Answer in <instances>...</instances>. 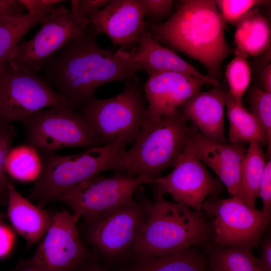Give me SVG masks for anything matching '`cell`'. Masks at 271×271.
Here are the masks:
<instances>
[{
	"instance_id": "cell-9",
	"label": "cell",
	"mask_w": 271,
	"mask_h": 271,
	"mask_svg": "<svg viewBox=\"0 0 271 271\" xmlns=\"http://www.w3.org/2000/svg\"><path fill=\"white\" fill-rule=\"evenodd\" d=\"M70 106L66 98L36 73L0 64V123L22 122L47 107Z\"/></svg>"
},
{
	"instance_id": "cell-14",
	"label": "cell",
	"mask_w": 271,
	"mask_h": 271,
	"mask_svg": "<svg viewBox=\"0 0 271 271\" xmlns=\"http://www.w3.org/2000/svg\"><path fill=\"white\" fill-rule=\"evenodd\" d=\"M137 202L119 207L84 220L90 244L107 255L118 254L133 244L143 223L144 212Z\"/></svg>"
},
{
	"instance_id": "cell-21",
	"label": "cell",
	"mask_w": 271,
	"mask_h": 271,
	"mask_svg": "<svg viewBox=\"0 0 271 271\" xmlns=\"http://www.w3.org/2000/svg\"><path fill=\"white\" fill-rule=\"evenodd\" d=\"M235 25V52L258 56L270 47V23L257 8L249 10Z\"/></svg>"
},
{
	"instance_id": "cell-10",
	"label": "cell",
	"mask_w": 271,
	"mask_h": 271,
	"mask_svg": "<svg viewBox=\"0 0 271 271\" xmlns=\"http://www.w3.org/2000/svg\"><path fill=\"white\" fill-rule=\"evenodd\" d=\"M149 179L116 172L111 177L94 175L74 186L58 200L64 202L73 213L84 220L93 219L113 209L137 203L133 198L136 190Z\"/></svg>"
},
{
	"instance_id": "cell-42",
	"label": "cell",
	"mask_w": 271,
	"mask_h": 271,
	"mask_svg": "<svg viewBox=\"0 0 271 271\" xmlns=\"http://www.w3.org/2000/svg\"></svg>"
},
{
	"instance_id": "cell-6",
	"label": "cell",
	"mask_w": 271,
	"mask_h": 271,
	"mask_svg": "<svg viewBox=\"0 0 271 271\" xmlns=\"http://www.w3.org/2000/svg\"><path fill=\"white\" fill-rule=\"evenodd\" d=\"M144 86L140 79L125 82L123 90L107 99L94 98L82 106V114L102 145L118 140L127 144L140 133L147 107Z\"/></svg>"
},
{
	"instance_id": "cell-13",
	"label": "cell",
	"mask_w": 271,
	"mask_h": 271,
	"mask_svg": "<svg viewBox=\"0 0 271 271\" xmlns=\"http://www.w3.org/2000/svg\"><path fill=\"white\" fill-rule=\"evenodd\" d=\"M79 218L68 211L52 213L50 225L31 261L44 271H77L90 258L78 230Z\"/></svg>"
},
{
	"instance_id": "cell-7",
	"label": "cell",
	"mask_w": 271,
	"mask_h": 271,
	"mask_svg": "<svg viewBox=\"0 0 271 271\" xmlns=\"http://www.w3.org/2000/svg\"><path fill=\"white\" fill-rule=\"evenodd\" d=\"M21 122L27 144L44 154L55 153L65 148L89 149L102 146L83 115L74 112L70 106L41 109Z\"/></svg>"
},
{
	"instance_id": "cell-34",
	"label": "cell",
	"mask_w": 271,
	"mask_h": 271,
	"mask_svg": "<svg viewBox=\"0 0 271 271\" xmlns=\"http://www.w3.org/2000/svg\"><path fill=\"white\" fill-rule=\"evenodd\" d=\"M258 197L262 200L261 211L266 215H271V161L267 162L263 170L258 190Z\"/></svg>"
},
{
	"instance_id": "cell-25",
	"label": "cell",
	"mask_w": 271,
	"mask_h": 271,
	"mask_svg": "<svg viewBox=\"0 0 271 271\" xmlns=\"http://www.w3.org/2000/svg\"><path fill=\"white\" fill-rule=\"evenodd\" d=\"M49 13H26L0 18V64L7 61L26 34L41 24Z\"/></svg>"
},
{
	"instance_id": "cell-38",
	"label": "cell",
	"mask_w": 271,
	"mask_h": 271,
	"mask_svg": "<svg viewBox=\"0 0 271 271\" xmlns=\"http://www.w3.org/2000/svg\"><path fill=\"white\" fill-rule=\"evenodd\" d=\"M262 253L257 258L258 265L261 271H271V239L267 237L262 242Z\"/></svg>"
},
{
	"instance_id": "cell-2",
	"label": "cell",
	"mask_w": 271,
	"mask_h": 271,
	"mask_svg": "<svg viewBox=\"0 0 271 271\" xmlns=\"http://www.w3.org/2000/svg\"><path fill=\"white\" fill-rule=\"evenodd\" d=\"M166 21L146 26L158 43L181 52L201 63L207 76L219 82L221 64L234 51L225 37L226 21L212 0L180 1Z\"/></svg>"
},
{
	"instance_id": "cell-12",
	"label": "cell",
	"mask_w": 271,
	"mask_h": 271,
	"mask_svg": "<svg viewBox=\"0 0 271 271\" xmlns=\"http://www.w3.org/2000/svg\"><path fill=\"white\" fill-rule=\"evenodd\" d=\"M173 167L169 174L148 182L155 185L157 197L169 194L177 203L201 212L206 197H216L223 190L220 182L208 173L189 143Z\"/></svg>"
},
{
	"instance_id": "cell-35",
	"label": "cell",
	"mask_w": 271,
	"mask_h": 271,
	"mask_svg": "<svg viewBox=\"0 0 271 271\" xmlns=\"http://www.w3.org/2000/svg\"><path fill=\"white\" fill-rule=\"evenodd\" d=\"M15 240L13 230L0 220V257L6 256L10 252Z\"/></svg>"
},
{
	"instance_id": "cell-33",
	"label": "cell",
	"mask_w": 271,
	"mask_h": 271,
	"mask_svg": "<svg viewBox=\"0 0 271 271\" xmlns=\"http://www.w3.org/2000/svg\"><path fill=\"white\" fill-rule=\"evenodd\" d=\"M109 0H72L70 12L89 21L95 14L104 7Z\"/></svg>"
},
{
	"instance_id": "cell-22",
	"label": "cell",
	"mask_w": 271,
	"mask_h": 271,
	"mask_svg": "<svg viewBox=\"0 0 271 271\" xmlns=\"http://www.w3.org/2000/svg\"><path fill=\"white\" fill-rule=\"evenodd\" d=\"M224 101L229 124L228 143H254L260 147L268 145L266 133L257 120L242 105L236 104L227 90Z\"/></svg>"
},
{
	"instance_id": "cell-1",
	"label": "cell",
	"mask_w": 271,
	"mask_h": 271,
	"mask_svg": "<svg viewBox=\"0 0 271 271\" xmlns=\"http://www.w3.org/2000/svg\"><path fill=\"white\" fill-rule=\"evenodd\" d=\"M94 27H87L44 66L46 80L67 100L70 107L83 106L101 85L137 78L117 51L100 47Z\"/></svg>"
},
{
	"instance_id": "cell-39",
	"label": "cell",
	"mask_w": 271,
	"mask_h": 271,
	"mask_svg": "<svg viewBox=\"0 0 271 271\" xmlns=\"http://www.w3.org/2000/svg\"><path fill=\"white\" fill-rule=\"evenodd\" d=\"M261 84L263 90L271 93V64L269 63L263 67L260 72V75Z\"/></svg>"
},
{
	"instance_id": "cell-29",
	"label": "cell",
	"mask_w": 271,
	"mask_h": 271,
	"mask_svg": "<svg viewBox=\"0 0 271 271\" xmlns=\"http://www.w3.org/2000/svg\"><path fill=\"white\" fill-rule=\"evenodd\" d=\"M246 100L250 112L257 120L263 129L268 141V154L271 147V93L253 85L248 89Z\"/></svg>"
},
{
	"instance_id": "cell-30",
	"label": "cell",
	"mask_w": 271,
	"mask_h": 271,
	"mask_svg": "<svg viewBox=\"0 0 271 271\" xmlns=\"http://www.w3.org/2000/svg\"><path fill=\"white\" fill-rule=\"evenodd\" d=\"M17 130L12 124L0 123V204L6 205L8 201V190L6 163Z\"/></svg>"
},
{
	"instance_id": "cell-20",
	"label": "cell",
	"mask_w": 271,
	"mask_h": 271,
	"mask_svg": "<svg viewBox=\"0 0 271 271\" xmlns=\"http://www.w3.org/2000/svg\"><path fill=\"white\" fill-rule=\"evenodd\" d=\"M7 185L8 216L14 229L26 241L28 248L43 238L50 225L52 213L23 197L9 178Z\"/></svg>"
},
{
	"instance_id": "cell-41",
	"label": "cell",
	"mask_w": 271,
	"mask_h": 271,
	"mask_svg": "<svg viewBox=\"0 0 271 271\" xmlns=\"http://www.w3.org/2000/svg\"><path fill=\"white\" fill-rule=\"evenodd\" d=\"M77 271H107L102 266L89 258L84 262Z\"/></svg>"
},
{
	"instance_id": "cell-32",
	"label": "cell",
	"mask_w": 271,
	"mask_h": 271,
	"mask_svg": "<svg viewBox=\"0 0 271 271\" xmlns=\"http://www.w3.org/2000/svg\"><path fill=\"white\" fill-rule=\"evenodd\" d=\"M145 12L146 26L162 23L173 12L174 2L172 0H141Z\"/></svg>"
},
{
	"instance_id": "cell-17",
	"label": "cell",
	"mask_w": 271,
	"mask_h": 271,
	"mask_svg": "<svg viewBox=\"0 0 271 271\" xmlns=\"http://www.w3.org/2000/svg\"><path fill=\"white\" fill-rule=\"evenodd\" d=\"M189 145L196 157L209 167L234 196L240 185L242 167L246 152L243 144L222 143L203 136L192 123Z\"/></svg>"
},
{
	"instance_id": "cell-16",
	"label": "cell",
	"mask_w": 271,
	"mask_h": 271,
	"mask_svg": "<svg viewBox=\"0 0 271 271\" xmlns=\"http://www.w3.org/2000/svg\"><path fill=\"white\" fill-rule=\"evenodd\" d=\"M88 22L98 35H106L114 45L122 49L138 45L146 29L141 0L110 1Z\"/></svg>"
},
{
	"instance_id": "cell-24",
	"label": "cell",
	"mask_w": 271,
	"mask_h": 271,
	"mask_svg": "<svg viewBox=\"0 0 271 271\" xmlns=\"http://www.w3.org/2000/svg\"><path fill=\"white\" fill-rule=\"evenodd\" d=\"M204 256L191 247L165 255L139 259L131 271H205Z\"/></svg>"
},
{
	"instance_id": "cell-8",
	"label": "cell",
	"mask_w": 271,
	"mask_h": 271,
	"mask_svg": "<svg viewBox=\"0 0 271 271\" xmlns=\"http://www.w3.org/2000/svg\"><path fill=\"white\" fill-rule=\"evenodd\" d=\"M40 30L29 40L21 42L7 61L14 69L36 73L58 52L88 26V20L60 5L48 14Z\"/></svg>"
},
{
	"instance_id": "cell-19",
	"label": "cell",
	"mask_w": 271,
	"mask_h": 271,
	"mask_svg": "<svg viewBox=\"0 0 271 271\" xmlns=\"http://www.w3.org/2000/svg\"><path fill=\"white\" fill-rule=\"evenodd\" d=\"M226 91L221 84L209 91H199L179 107L188 121L203 136L222 143H227L224 121Z\"/></svg>"
},
{
	"instance_id": "cell-28",
	"label": "cell",
	"mask_w": 271,
	"mask_h": 271,
	"mask_svg": "<svg viewBox=\"0 0 271 271\" xmlns=\"http://www.w3.org/2000/svg\"><path fill=\"white\" fill-rule=\"evenodd\" d=\"M235 57L227 64L225 76L229 85L227 92L237 104L242 105V98L251 80V70L247 60L248 56L235 52Z\"/></svg>"
},
{
	"instance_id": "cell-23",
	"label": "cell",
	"mask_w": 271,
	"mask_h": 271,
	"mask_svg": "<svg viewBox=\"0 0 271 271\" xmlns=\"http://www.w3.org/2000/svg\"><path fill=\"white\" fill-rule=\"evenodd\" d=\"M265 164V155L261 147L256 144H249L242 167L238 190L233 197L250 206L255 207Z\"/></svg>"
},
{
	"instance_id": "cell-15",
	"label": "cell",
	"mask_w": 271,
	"mask_h": 271,
	"mask_svg": "<svg viewBox=\"0 0 271 271\" xmlns=\"http://www.w3.org/2000/svg\"><path fill=\"white\" fill-rule=\"evenodd\" d=\"M117 52L127 68L135 74L141 70L146 71L149 76L160 72H178L200 79L213 87L220 84L200 73L173 50L161 45L146 29L143 32L136 50L120 49Z\"/></svg>"
},
{
	"instance_id": "cell-11",
	"label": "cell",
	"mask_w": 271,
	"mask_h": 271,
	"mask_svg": "<svg viewBox=\"0 0 271 271\" xmlns=\"http://www.w3.org/2000/svg\"><path fill=\"white\" fill-rule=\"evenodd\" d=\"M212 218L213 240L220 246H257L270 222V216L234 197L228 199L210 197L202 205Z\"/></svg>"
},
{
	"instance_id": "cell-3",
	"label": "cell",
	"mask_w": 271,
	"mask_h": 271,
	"mask_svg": "<svg viewBox=\"0 0 271 271\" xmlns=\"http://www.w3.org/2000/svg\"><path fill=\"white\" fill-rule=\"evenodd\" d=\"M148 218L138 233L133 246L139 259L165 255L209 240L211 223L201 212L189 206L157 197L144 206Z\"/></svg>"
},
{
	"instance_id": "cell-26",
	"label": "cell",
	"mask_w": 271,
	"mask_h": 271,
	"mask_svg": "<svg viewBox=\"0 0 271 271\" xmlns=\"http://www.w3.org/2000/svg\"><path fill=\"white\" fill-rule=\"evenodd\" d=\"M252 248L215 245L208 251L210 271H261Z\"/></svg>"
},
{
	"instance_id": "cell-18",
	"label": "cell",
	"mask_w": 271,
	"mask_h": 271,
	"mask_svg": "<svg viewBox=\"0 0 271 271\" xmlns=\"http://www.w3.org/2000/svg\"><path fill=\"white\" fill-rule=\"evenodd\" d=\"M204 84L206 83L200 79L178 72L149 76L144 86L148 103L145 118L156 119L174 113Z\"/></svg>"
},
{
	"instance_id": "cell-36",
	"label": "cell",
	"mask_w": 271,
	"mask_h": 271,
	"mask_svg": "<svg viewBox=\"0 0 271 271\" xmlns=\"http://www.w3.org/2000/svg\"><path fill=\"white\" fill-rule=\"evenodd\" d=\"M25 6L27 13H34L38 12H48L58 4L65 2L62 0H20Z\"/></svg>"
},
{
	"instance_id": "cell-40",
	"label": "cell",
	"mask_w": 271,
	"mask_h": 271,
	"mask_svg": "<svg viewBox=\"0 0 271 271\" xmlns=\"http://www.w3.org/2000/svg\"><path fill=\"white\" fill-rule=\"evenodd\" d=\"M13 271H44L31 261L30 258L20 261Z\"/></svg>"
},
{
	"instance_id": "cell-31",
	"label": "cell",
	"mask_w": 271,
	"mask_h": 271,
	"mask_svg": "<svg viewBox=\"0 0 271 271\" xmlns=\"http://www.w3.org/2000/svg\"><path fill=\"white\" fill-rule=\"evenodd\" d=\"M214 2L226 22L232 24H235L255 6L269 7L270 5V1L266 0H216Z\"/></svg>"
},
{
	"instance_id": "cell-37",
	"label": "cell",
	"mask_w": 271,
	"mask_h": 271,
	"mask_svg": "<svg viewBox=\"0 0 271 271\" xmlns=\"http://www.w3.org/2000/svg\"><path fill=\"white\" fill-rule=\"evenodd\" d=\"M26 11L20 0H0V18L23 14Z\"/></svg>"
},
{
	"instance_id": "cell-5",
	"label": "cell",
	"mask_w": 271,
	"mask_h": 271,
	"mask_svg": "<svg viewBox=\"0 0 271 271\" xmlns=\"http://www.w3.org/2000/svg\"><path fill=\"white\" fill-rule=\"evenodd\" d=\"M127 145L120 139L74 155L43 153L41 174L27 199L42 208L90 177L106 171L117 172Z\"/></svg>"
},
{
	"instance_id": "cell-27",
	"label": "cell",
	"mask_w": 271,
	"mask_h": 271,
	"mask_svg": "<svg viewBox=\"0 0 271 271\" xmlns=\"http://www.w3.org/2000/svg\"><path fill=\"white\" fill-rule=\"evenodd\" d=\"M42 169L38 151L29 145L12 148L6 163V170L11 177L21 181L36 180Z\"/></svg>"
},
{
	"instance_id": "cell-4",
	"label": "cell",
	"mask_w": 271,
	"mask_h": 271,
	"mask_svg": "<svg viewBox=\"0 0 271 271\" xmlns=\"http://www.w3.org/2000/svg\"><path fill=\"white\" fill-rule=\"evenodd\" d=\"M190 132L189 121L179 108L158 119L145 118L132 145L123 153L117 172L144 176L149 181L161 177L185 149Z\"/></svg>"
}]
</instances>
